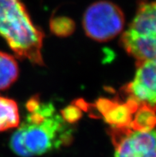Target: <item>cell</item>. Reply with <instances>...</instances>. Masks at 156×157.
Masks as SVG:
<instances>
[{
  "label": "cell",
  "instance_id": "cell-1",
  "mask_svg": "<svg viewBox=\"0 0 156 157\" xmlns=\"http://www.w3.org/2000/svg\"><path fill=\"white\" fill-rule=\"evenodd\" d=\"M25 121L10 138V148L21 157L38 156L71 144L73 128L57 113L50 102H42L38 96L26 103Z\"/></svg>",
  "mask_w": 156,
  "mask_h": 157
},
{
  "label": "cell",
  "instance_id": "cell-9",
  "mask_svg": "<svg viewBox=\"0 0 156 157\" xmlns=\"http://www.w3.org/2000/svg\"><path fill=\"white\" fill-rule=\"evenodd\" d=\"M18 63L10 54L0 51V90H6L18 79Z\"/></svg>",
  "mask_w": 156,
  "mask_h": 157
},
{
  "label": "cell",
  "instance_id": "cell-2",
  "mask_svg": "<svg viewBox=\"0 0 156 157\" xmlns=\"http://www.w3.org/2000/svg\"><path fill=\"white\" fill-rule=\"evenodd\" d=\"M0 37L15 55L43 66L44 33L32 22L22 0H0Z\"/></svg>",
  "mask_w": 156,
  "mask_h": 157
},
{
  "label": "cell",
  "instance_id": "cell-10",
  "mask_svg": "<svg viewBox=\"0 0 156 157\" xmlns=\"http://www.w3.org/2000/svg\"><path fill=\"white\" fill-rule=\"evenodd\" d=\"M156 127V112L147 106L139 105L135 112L131 129L150 130Z\"/></svg>",
  "mask_w": 156,
  "mask_h": 157
},
{
  "label": "cell",
  "instance_id": "cell-7",
  "mask_svg": "<svg viewBox=\"0 0 156 157\" xmlns=\"http://www.w3.org/2000/svg\"><path fill=\"white\" fill-rule=\"evenodd\" d=\"M139 104L131 100L100 99L96 103V109L111 127L131 128L135 112Z\"/></svg>",
  "mask_w": 156,
  "mask_h": 157
},
{
  "label": "cell",
  "instance_id": "cell-4",
  "mask_svg": "<svg viewBox=\"0 0 156 157\" xmlns=\"http://www.w3.org/2000/svg\"><path fill=\"white\" fill-rule=\"evenodd\" d=\"M122 10L110 1H97L91 4L83 16V27L88 37L97 42L116 38L124 27Z\"/></svg>",
  "mask_w": 156,
  "mask_h": 157
},
{
  "label": "cell",
  "instance_id": "cell-3",
  "mask_svg": "<svg viewBox=\"0 0 156 157\" xmlns=\"http://www.w3.org/2000/svg\"><path fill=\"white\" fill-rule=\"evenodd\" d=\"M120 44L136 62L156 58V0H140Z\"/></svg>",
  "mask_w": 156,
  "mask_h": 157
},
{
  "label": "cell",
  "instance_id": "cell-11",
  "mask_svg": "<svg viewBox=\"0 0 156 157\" xmlns=\"http://www.w3.org/2000/svg\"><path fill=\"white\" fill-rule=\"evenodd\" d=\"M52 31L58 36H67L74 30V22L65 17H57L50 22Z\"/></svg>",
  "mask_w": 156,
  "mask_h": 157
},
{
  "label": "cell",
  "instance_id": "cell-8",
  "mask_svg": "<svg viewBox=\"0 0 156 157\" xmlns=\"http://www.w3.org/2000/svg\"><path fill=\"white\" fill-rule=\"evenodd\" d=\"M18 105L14 100L0 97V132L19 126Z\"/></svg>",
  "mask_w": 156,
  "mask_h": 157
},
{
  "label": "cell",
  "instance_id": "cell-6",
  "mask_svg": "<svg viewBox=\"0 0 156 157\" xmlns=\"http://www.w3.org/2000/svg\"><path fill=\"white\" fill-rule=\"evenodd\" d=\"M122 95L156 112V58L136 62L134 78L122 88Z\"/></svg>",
  "mask_w": 156,
  "mask_h": 157
},
{
  "label": "cell",
  "instance_id": "cell-5",
  "mask_svg": "<svg viewBox=\"0 0 156 157\" xmlns=\"http://www.w3.org/2000/svg\"><path fill=\"white\" fill-rule=\"evenodd\" d=\"M114 157H156V127L150 130H133L111 127Z\"/></svg>",
  "mask_w": 156,
  "mask_h": 157
},
{
  "label": "cell",
  "instance_id": "cell-12",
  "mask_svg": "<svg viewBox=\"0 0 156 157\" xmlns=\"http://www.w3.org/2000/svg\"><path fill=\"white\" fill-rule=\"evenodd\" d=\"M61 113H62L61 116L64 120L69 124L73 123L79 119L81 117V113L79 109H77L75 106H70V107L66 108Z\"/></svg>",
  "mask_w": 156,
  "mask_h": 157
}]
</instances>
